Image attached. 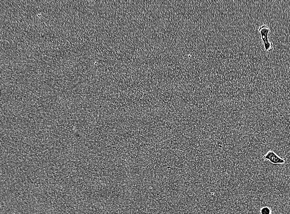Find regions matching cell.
<instances>
[{
	"label": "cell",
	"mask_w": 290,
	"mask_h": 214,
	"mask_svg": "<svg viewBox=\"0 0 290 214\" xmlns=\"http://www.w3.org/2000/svg\"><path fill=\"white\" fill-rule=\"evenodd\" d=\"M270 209L268 207H264L261 209V214H270Z\"/></svg>",
	"instance_id": "obj_3"
},
{
	"label": "cell",
	"mask_w": 290,
	"mask_h": 214,
	"mask_svg": "<svg viewBox=\"0 0 290 214\" xmlns=\"http://www.w3.org/2000/svg\"><path fill=\"white\" fill-rule=\"evenodd\" d=\"M264 161H269L273 165H285L287 163L284 159L279 156L274 151L270 150L263 157Z\"/></svg>",
	"instance_id": "obj_2"
},
{
	"label": "cell",
	"mask_w": 290,
	"mask_h": 214,
	"mask_svg": "<svg viewBox=\"0 0 290 214\" xmlns=\"http://www.w3.org/2000/svg\"></svg>",
	"instance_id": "obj_4"
},
{
	"label": "cell",
	"mask_w": 290,
	"mask_h": 214,
	"mask_svg": "<svg viewBox=\"0 0 290 214\" xmlns=\"http://www.w3.org/2000/svg\"><path fill=\"white\" fill-rule=\"evenodd\" d=\"M258 31L261 36L265 50L269 52H272L274 49L273 44L269 41V34L270 32V29L269 27L266 25H263L259 28Z\"/></svg>",
	"instance_id": "obj_1"
}]
</instances>
